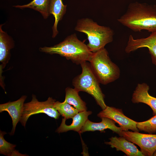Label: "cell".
Segmentation results:
<instances>
[{"mask_svg":"<svg viewBox=\"0 0 156 156\" xmlns=\"http://www.w3.org/2000/svg\"><path fill=\"white\" fill-rule=\"evenodd\" d=\"M117 21L134 31L146 30L151 33L156 31V6L137 2L131 3Z\"/></svg>","mask_w":156,"mask_h":156,"instance_id":"1","label":"cell"},{"mask_svg":"<svg viewBox=\"0 0 156 156\" xmlns=\"http://www.w3.org/2000/svg\"><path fill=\"white\" fill-rule=\"evenodd\" d=\"M39 50L50 54H59L77 64L89 62L93 54L75 33L68 36L63 41L53 46L40 47Z\"/></svg>","mask_w":156,"mask_h":156,"instance_id":"2","label":"cell"},{"mask_svg":"<svg viewBox=\"0 0 156 156\" xmlns=\"http://www.w3.org/2000/svg\"><path fill=\"white\" fill-rule=\"evenodd\" d=\"M75 29L86 35L88 41L87 45L93 53L104 48L113 40L114 31L112 29L99 25L90 18H83L78 20Z\"/></svg>","mask_w":156,"mask_h":156,"instance_id":"3","label":"cell"},{"mask_svg":"<svg viewBox=\"0 0 156 156\" xmlns=\"http://www.w3.org/2000/svg\"><path fill=\"white\" fill-rule=\"evenodd\" d=\"M81 74L73 80L74 88L79 92L83 91L91 95L102 110L107 106L104 101L105 95L99 86V82L87 61L82 62Z\"/></svg>","mask_w":156,"mask_h":156,"instance_id":"4","label":"cell"},{"mask_svg":"<svg viewBox=\"0 0 156 156\" xmlns=\"http://www.w3.org/2000/svg\"><path fill=\"white\" fill-rule=\"evenodd\" d=\"M89 62L100 83L107 84L116 80L120 76L119 68L111 60L105 48L93 53Z\"/></svg>","mask_w":156,"mask_h":156,"instance_id":"5","label":"cell"},{"mask_svg":"<svg viewBox=\"0 0 156 156\" xmlns=\"http://www.w3.org/2000/svg\"><path fill=\"white\" fill-rule=\"evenodd\" d=\"M55 101V100L49 97L46 101L40 102L35 95H32L31 101L24 104L20 122L25 127L28 119L31 116L41 113L56 119H58L61 115L54 107Z\"/></svg>","mask_w":156,"mask_h":156,"instance_id":"6","label":"cell"},{"mask_svg":"<svg viewBox=\"0 0 156 156\" xmlns=\"http://www.w3.org/2000/svg\"><path fill=\"white\" fill-rule=\"evenodd\" d=\"M120 136L138 145L144 156H153L156 150V134L122 130Z\"/></svg>","mask_w":156,"mask_h":156,"instance_id":"7","label":"cell"},{"mask_svg":"<svg viewBox=\"0 0 156 156\" xmlns=\"http://www.w3.org/2000/svg\"><path fill=\"white\" fill-rule=\"evenodd\" d=\"M144 47L148 48L152 62L156 66V31L151 32L146 38L135 39L130 35L125 51L126 53H129Z\"/></svg>","mask_w":156,"mask_h":156,"instance_id":"8","label":"cell"},{"mask_svg":"<svg viewBox=\"0 0 156 156\" xmlns=\"http://www.w3.org/2000/svg\"><path fill=\"white\" fill-rule=\"evenodd\" d=\"M97 116L100 118L107 117L113 120L119 125L123 131L130 129L133 131H139L137 127V122L126 116L121 109L107 106Z\"/></svg>","mask_w":156,"mask_h":156,"instance_id":"9","label":"cell"},{"mask_svg":"<svg viewBox=\"0 0 156 156\" xmlns=\"http://www.w3.org/2000/svg\"><path fill=\"white\" fill-rule=\"evenodd\" d=\"M27 97L26 96H23L16 101L0 105V112H7L12 118V128L10 133V135H14L16 126L20 121L23 109L24 102Z\"/></svg>","mask_w":156,"mask_h":156,"instance_id":"10","label":"cell"},{"mask_svg":"<svg viewBox=\"0 0 156 156\" xmlns=\"http://www.w3.org/2000/svg\"><path fill=\"white\" fill-rule=\"evenodd\" d=\"M149 88L146 83H138L132 94L131 101L134 103H143L148 105L155 115H156V98L149 94Z\"/></svg>","mask_w":156,"mask_h":156,"instance_id":"11","label":"cell"},{"mask_svg":"<svg viewBox=\"0 0 156 156\" xmlns=\"http://www.w3.org/2000/svg\"><path fill=\"white\" fill-rule=\"evenodd\" d=\"M109 140V142H105V144L110 145L112 148H115L117 151H122L127 156H144L133 144L123 136L112 137Z\"/></svg>","mask_w":156,"mask_h":156,"instance_id":"12","label":"cell"},{"mask_svg":"<svg viewBox=\"0 0 156 156\" xmlns=\"http://www.w3.org/2000/svg\"><path fill=\"white\" fill-rule=\"evenodd\" d=\"M102 121L99 122H92L88 119L82 128L79 134L86 131H99L101 132L105 131L104 130L109 129L120 136L123 130L122 129L115 125L116 122L113 120L107 117L101 118Z\"/></svg>","mask_w":156,"mask_h":156,"instance_id":"13","label":"cell"},{"mask_svg":"<svg viewBox=\"0 0 156 156\" xmlns=\"http://www.w3.org/2000/svg\"><path fill=\"white\" fill-rule=\"evenodd\" d=\"M92 114L91 111L79 112L73 118L72 123L69 125L66 124V119L62 118L60 125L56 129V132L61 133L72 130L79 133L82 128L88 119V116Z\"/></svg>","mask_w":156,"mask_h":156,"instance_id":"14","label":"cell"},{"mask_svg":"<svg viewBox=\"0 0 156 156\" xmlns=\"http://www.w3.org/2000/svg\"><path fill=\"white\" fill-rule=\"evenodd\" d=\"M0 25V62L1 68H4L8 62L10 57V50L14 46L12 38L3 31Z\"/></svg>","mask_w":156,"mask_h":156,"instance_id":"15","label":"cell"},{"mask_svg":"<svg viewBox=\"0 0 156 156\" xmlns=\"http://www.w3.org/2000/svg\"><path fill=\"white\" fill-rule=\"evenodd\" d=\"M66 5L64 4L62 0H50L49 12L50 15L52 14L55 18V21L52 27L53 38H55L58 33L57 26L59 22L61 20L66 10Z\"/></svg>","mask_w":156,"mask_h":156,"instance_id":"16","label":"cell"},{"mask_svg":"<svg viewBox=\"0 0 156 156\" xmlns=\"http://www.w3.org/2000/svg\"><path fill=\"white\" fill-rule=\"evenodd\" d=\"M79 92L74 88H66L64 101L73 105L79 112L86 111L87 109L86 104L79 96Z\"/></svg>","mask_w":156,"mask_h":156,"instance_id":"17","label":"cell"},{"mask_svg":"<svg viewBox=\"0 0 156 156\" xmlns=\"http://www.w3.org/2000/svg\"><path fill=\"white\" fill-rule=\"evenodd\" d=\"M49 2L50 0H33L27 4L13 6L21 9L27 8L32 9L39 12L44 19H46L50 15L49 12Z\"/></svg>","mask_w":156,"mask_h":156,"instance_id":"18","label":"cell"},{"mask_svg":"<svg viewBox=\"0 0 156 156\" xmlns=\"http://www.w3.org/2000/svg\"><path fill=\"white\" fill-rule=\"evenodd\" d=\"M54 107L60 115L66 120L72 118L79 112L73 106L64 101L62 102L55 101Z\"/></svg>","mask_w":156,"mask_h":156,"instance_id":"19","label":"cell"},{"mask_svg":"<svg viewBox=\"0 0 156 156\" xmlns=\"http://www.w3.org/2000/svg\"><path fill=\"white\" fill-rule=\"evenodd\" d=\"M7 133L0 131V153L7 156H22L18 151L15 150L16 145L6 141L4 135Z\"/></svg>","mask_w":156,"mask_h":156,"instance_id":"20","label":"cell"},{"mask_svg":"<svg viewBox=\"0 0 156 156\" xmlns=\"http://www.w3.org/2000/svg\"><path fill=\"white\" fill-rule=\"evenodd\" d=\"M137 127L139 131L149 134L156 133V115L146 121L137 122Z\"/></svg>","mask_w":156,"mask_h":156,"instance_id":"21","label":"cell"},{"mask_svg":"<svg viewBox=\"0 0 156 156\" xmlns=\"http://www.w3.org/2000/svg\"><path fill=\"white\" fill-rule=\"evenodd\" d=\"M153 156H156V150L154 152Z\"/></svg>","mask_w":156,"mask_h":156,"instance_id":"22","label":"cell"}]
</instances>
